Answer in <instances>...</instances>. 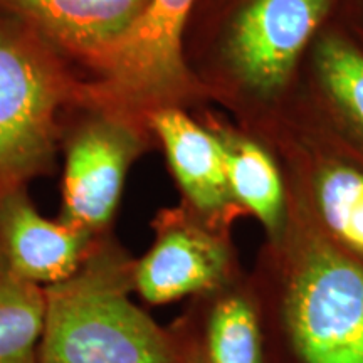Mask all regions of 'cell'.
I'll return each instance as SVG.
<instances>
[{
	"instance_id": "cell-1",
	"label": "cell",
	"mask_w": 363,
	"mask_h": 363,
	"mask_svg": "<svg viewBox=\"0 0 363 363\" xmlns=\"http://www.w3.org/2000/svg\"><path fill=\"white\" fill-rule=\"evenodd\" d=\"M252 286L266 363H363V262L313 222L288 220Z\"/></svg>"
},
{
	"instance_id": "cell-2",
	"label": "cell",
	"mask_w": 363,
	"mask_h": 363,
	"mask_svg": "<svg viewBox=\"0 0 363 363\" xmlns=\"http://www.w3.org/2000/svg\"><path fill=\"white\" fill-rule=\"evenodd\" d=\"M135 259L113 233L45 293L39 363H182L167 326L131 298Z\"/></svg>"
},
{
	"instance_id": "cell-3",
	"label": "cell",
	"mask_w": 363,
	"mask_h": 363,
	"mask_svg": "<svg viewBox=\"0 0 363 363\" xmlns=\"http://www.w3.org/2000/svg\"><path fill=\"white\" fill-rule=\"evenodd\" d=\"M83 84L38 34L0 12V201L56 170L65 115Z\"/></svg>"
},
{
	"instance_id": "cell-4",
	"label": "cell",
	"mask_w": 363,
	"mask_h": 363,
	"mask_svg": "<svg viewBox=\"0 0 363 363\" xmlns=\"http://www.w3.org/2000/svg\"><path fill=\"white\" fill-rule=\"evenodd\" d=\"M150 135L148 120L93 96L84 83L62 123L57 219L93 238L110 234L126 175L147 150Z\"/></svg>"
},
{
	"instance_id": "cell-5",
	"label": "cell",
	"mask_w": 363,
	"mask_h": 363,
	"mask_svg": "<svg viewBox=\"0 0 363 363\" xmlns=\"http://www.w3.org/2000/svg\"><path fill=\"white\" fill-rule=\"evenodd\" d=\"M197 0H148L142 16L89 78L93 96L148 120L199 94L185 61L189 19Z\"/></svg>"
},
{
	"instance_id": "cell-6",
	"label": "cell",
	"mask_w": 363,
	"mask_h": 363,
	"mask_svg": "<svg viewBox=\"0 0 363 363\" xmlns=\"http://www.w3.org/2000/svg\"><path fill=\"white\" fill-rule=\"evenodd\" d=\"M328 6L330 0H251L227 26L219 48L211 49L203 81L224 74L217 81L234 79L262 94L278 91Z\"/></svg>"
},
{
	"instance_id": "cell-7",
	"label": "cell",
	"mask_w": 363,
	"mask_h": 363,
	"mask_svg": "<svg viewBox=\"0 0 363 363\" xmlns=\"http://www.w3.org/2000/svg\"><path fill=\"white\" fill-rule=\"evenodd\" d=\"M152 246L135 259V293L147 305H167L214 291L239 278L227 230L187 207L165 208L152 222Z\"/></svg>"
},
{
	"instance_id": "cell-8",
	"label": "cell",
	"mask_w": 363,
	"mask_h": 363,
	"mask_svg": "<svg viewBox=\"0 0 363 363\" xmlns=\"http://www.w3.org/2000/svg\"><path fill=\"white\" fill-rule=\"evenodd\" d=\"M148 0H0L7 13L89 78L142 16Z\"/></svg>"
},
{
	"instance_id": "cell-9",
	"label": "cell",
	"mask_w": 363,
	"mask_h": 363,
	"mask_svg": "<svg viewBox=\"0 0 363 363\" xmlns=\"http://www.w3.org/2000/svg\"><path fill=\"white\" fill-rule=\"evenodd\" d=\"M167 328L182 363H266L259 303L252 283L240 276L190 298Z\"/></svg>"
},
{
	"instance_id": "cell-10",
	"label": "cell",
	"mask_w": 363,
	"mask_h": 363,
	"mask_svg": "<svg viewBox=\"0 0 363 363\" xmlns=\"http://www.w3.org/2000/svg\"><path fill=\"white\" fill-rule=\"evenodd\" d=\"M96 239L44 217L27 189L0 201V269L29 284L49 288L71 278Z\"/></svg>"
},
{
	"instance_id": "cell-11",
	"label": "cell",
	"mask_w": 363,
	"mask_h": 363,
	"mask_svg": "<svg viewBox=\"0 0 363 363\" xmlns=\"http://www.w3.org/2000/svg\"><path fill=\"white\" fill-rule=\"evenodd\" d=\"M153 136L194 216L216 229L227 230L235 202L227 180L225 153L212 128L192 120L184 108H162L148 118Z\"/></svg>"
},
{
	"instance_id": "cell-12",
	"label": "cell",
	"mask_w": 363,
	"mask_h": 363,
	"mask_svg": "<svg viewBox=\"0 0 363 363\" xmlns=\"http://www.w3.org/2000/svg\"><path fill=\"white\" fill-rule=\"evenodd\" d=\"M212 130L224 147L227 180L235 206L256 216L274 242L288 227L284 190L274 162L259 145L214 126Z\"/></svg>"
},
{
	"instance_id": "cell-13",
	"label": "cell",
	"mask_w": 363,
	"mask_h": 363,
	"mask_svg": "<svg viewBox=\"0 0 363 363\" xmlns=\"http://www.w3.org/2000/svg\"><path fill=\"white\" fill-rule=\"evenodd\" d=\"M315 202L316 229L363 262V172L347 165L326 167L318 175Z\"/></svg>"
},
{
	"instance_id": "cell-14",
	"label": "cell",
	"mask_w": 363,
	"mask_h": 363,
	"mask_svg": "<svg viewBox=\"0 0 363 363\" xmlns=\"http://www.w3.org/2000/svg\"><path fill=\"white\" fill-rule=\"evenodd\" d=\"M44 288L0 269V363H39Z\"/></svg>"
},
{
	"instance_id": "cell-15",
	"label": "cell",
	"mask_w": 363,
	"mask_h": 363,
	"mask_svg": "<svg viewBox=\"0 0 363 363\" xmlns=\"http://www.w3.org/2000/svg\"><path fill=\"white\" fill-rule=\"evenodd\" d=\"M316 67L326 93L363 133V54L338 38L321 40Z\"/></svg>"
}]
</instances>
